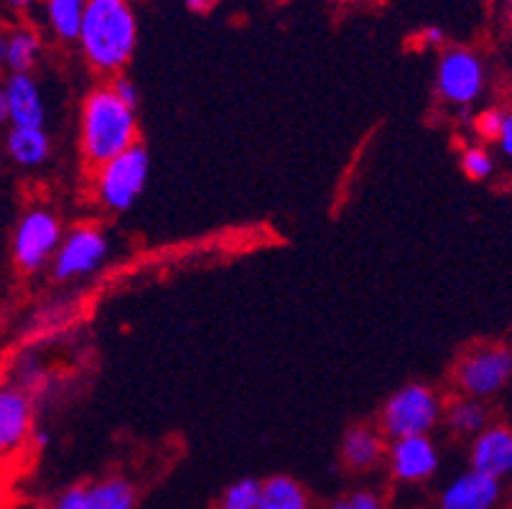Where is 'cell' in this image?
Listing matches in <instances>:
<instances>
[{
	"instance_id": "f546056e",
	"label": "cell",
	"mask_w": 512,
	"mask_h": 509,
	"mask_svg": "<svg viewBox=\"0 0 512 509\" xmlns=\"http://www.w3.org/2000/svg\"><path fill=\"white\" fill-rule=\"evenodd\" d=\"M510 18H512V3H510Z\"/></svg>"
},
{
	"instance_id": "e0dca14e",
	"label": "cell",
	"mask_w": 512,
	"mask_h": 509,
	"mask_svg": "<svg viewBox=\"0 0 512 509\" xmlns=\"http://www.w3.org/2000/svg\"><path fill=\"white\" fill-rule=\"evenodd\" d=\"M6 148L13 163L23 168H36L49 158L51 140L44 128H11Z\"/></svg>"
},
{
	"instance_id": "3957f363",
	"label": "cell",
	"mask_w": 512,
	"mask_h": 509,
	"mask_svg": "<svg viewBox=\"0 0 512 509\" xmlns=\"http://www.w3.org/2000/svg\"><path fill=\"white\" fill-rule=\"evenodd\" d=\"M441 420V400L428 385H403L395 390L385 403L383 415H380V431L390 438H411L428 436L439 426Z\"/></svg>"
},
{
	"instance_id": "6da1fadb",
	"label": "cell",
	"mask_w": 512,
	"mask_h": 509,
	"mask_svg": "<svg viewBox=\"0 0 512 509\" xmlns=\"http://www.w3.org/2000/svg\"><path fill=\"white\" fill-rule=\"evenodd\" d=\"M77 44L95 72H123L138 44V21L128 0H87Z\"/></svg>"
},
{
	"instance_id": "d4e9b609",
	"label": "cell",
	"mask_w": 512,
	"mask_h": 509,
	"mask_svg": "<svg viewBox=\"0 0 512 509\" xmlns=\"http://www.w3.org/2000/svg\"><path fill=\"white\" fill-rule=\"evenodd\" d=\"M113 87H115V92L120 95V100L128 102L130 107H138V100H141V97H138V87L130 82L128 77H115Z\"/></svg>"
},
{
	"instance_id": "603a6c76",
	"label": "cell",
	"mask_w": 512,
	"mask_h": 509,
	"mask_svg": "<svg viewBox=\"0 0 512 509\" xmlns=\"http://www.w3.org/2000/svg\"><path fill=\"white\" fill-rule=\"evenodd\" d=\"M329 509H385V504L375 492L360 489V492H349L344 497H339Z\"/></svg>"
},
{
	"instance_id": "ac0fdd59",
	"label": "cell",
	"mask_w": 512,
	"mask_h": 509,
	"mask_svg": "<svg viewBox=\"0 0 512 509\" xmlns=\"http://www.w3.org/2000/svg\"><path fill=\"white\" fill-rule=\"evenodd\" d=\"M444 418L456 436H479L484 428H490V408L482 400L467 395L451 400L444 410Z\"/></svg>"
},
{
	"instance_id": "83f0119b",
	"label": "cell",
	"mask_w": 512,
	"mask_h": 509,
	"mask_svg": "<svg viewBox=\"0 0 512 509\" xmlns=\"http://www.w3.org/2000/svg\"><path fill=\"white\" fill-rule=\"evenodd\" d=\"M184 3H186V8H189V11L207 13V11H212V8L217 6L220 0H184Z\"/></svg>"
},
{
	"instance_id": "7a4b0ae2",
	"label": "cell",
	"mask_w": 512,
	"mask_h": 509,
	"mask_svg": "<svg viewBox=\"0 0 512 509\" xmlns=\"http://www.w3.org/2000/svg\"><path fill=\"white\" fill-rule=\"evenodd\" d=\"M138 143L136 107L120 100L113 84L95 87L85 97L79 120V146L90 166L100 168Z\"/></svg>"
},
{
	"instance_id": "9a60e30c",
	"label": "cell",
	"mask_w": 512,
	"mask_h": 509,
	"mask_svg": "<svg viewBox=\"0 0 512 509\" xmlns=\"http://www.w3.org/2000/svg\"><path fill=\"white\" fill-rule=\"evenodd\" d=\"M383 431L370 426L349 428L342 438V461L352 471H370L375 469L385 456Z\"/></svg>"
},
{
	"instance_id": "7c38bea8",
	"label": "cell",
	"mask_w": 512,
	"mask_h": 509,
	"mask_svg": "<svg viewBox=\"0 0 512 509\" xmlns=\"http://www.w3.org/2000/svg\"><path fill=\"white\" fill-rule=\"evenodd\" d=\"M500 502V479L477 469L456 474L439 497V509H495Z\"/></svg>"
},
{
	"instance_id": "4fadbf2b",
	"label": "cell",
	"mask_w": 512,
	"mask_h": 509,
	"mask_svg": "<svg viewBox=\"0 0 512 509\" xmlns=\"http://www.w3.org/2000/svg\"><path fill=\"white\" fill-rule=\"evenodd\" d=\"M472 469L482 471L495 479H505L512 474V428L490 426L479 436H474L472 451H469Z\"/></svg>"
},
{
	"instance_id": "cb8c5ba5",
	"label": "cell",
	"mask_w": 512,
	"mask_h": 509,
	"mask_svg": "<svg viewBox=\"0 0 512 509\" xmlns=\"http://www.w3.org/2000/svg\"><path fill=\"white\" fill-rule=\"evenodd\" d=\"M502 123H505V112L484 110V112H479L477 120H474V130H477L479 138L495 140L497 143V138H500V133H502Z\"/></svg>"
},
{
	"instance_id": "7402d4cb",
	"label": "cell",
	"mask_w": 512,
	"mask_h": 509,
	"mask_svg": "<svg viewBox=\"0 0 512 509\" xmlns=\"http://www.w3.org/2000/svg\"><path fill=\"white\" fill-rule=\"evenodd\" d=\"M462 171L472 181H484L490 179L492 171H495V161H492V153L484 146H469L462 153Z\"/></svg>"
},
{
	"instance_id": "d6986e66",
	"label": "cell",
	"mask_w": 512,
	"mask_h": 509,
	"mask_svg": "<svg viewBox=\"0 0 512 509\" xmlns=\"http://www.w3.org/2000/svg\"><path fill=\"white\" fill-rule=\"evenodd\" d=\"M44 6L51 34L62 41H77L85 21L87 0H44Z\"/></svg>"
},
{
	"instance_id": "ba28073f",
	"label": "cell",
	"mask_w": 512,
	"mask_h": 509,
	"mask_svg": "<svg viewBox=\"0 0 512 509\" xmlns=\"http://www.w3.org/2000/svg\"><path fill=\"white\" fill-rule=\"evenodd\" d=\"M107 258V237L95 224H79L64 235L57 255L51 260V273L57 280L85 278L95 273Z\"/></svg>"
},
{
	"instance_id": "484cf974",
	"label": "cell",
	"mask_w": 512,
	"mask_h": 509,
	"mask_svg": "<svg viewBox=\"0 0 512 509\" xmlns=\"http://www.w3.org/2000/svg\"><path fill=\"white\" fill-rule=\"evenodd\" d=\"M497 146H500V151L505 153V156L512 158V115H507V112L505 123H502V133L500 138H497Z\"/></svg>"
},
{
	"instance_id": "44dd1931",
	"label": "cell",
	"mask_w": 512,
	"mask_h": 509,
	"mask_svg": "<svg viewBox=\"0 0 512 509\" xmlns=\"http://www.w3.org/2000/svg\"><path fill=\"white\" fill-rule=\"evenodd\" d=\"M263 484L258 479H237L225 489L220 499V509H258Z\"/></svg>"
},
{
	"instance_id": "52a82bcc",
	"label": "cell",
	"mask_w": 512,
	"mask_h": 509,
	"mask_svg": "<svg viewBox=\"0 0 512 509\" xmlns=\"http://www.w3.org/2000/svg\"><path fill=\"white\" fill-rule=\"evenodd\" d=\"M484 90V67L469 49H449L436 67V92L454 107H469Z\"/></svg>"
},
{
	"instance_id": "4316f807",
	"label": "cell",
	"mask_w": 512,
	"mask_h": 509,
	"mask_svg": "<svg viewBox=\"0 0 512 509\" xmlns=\"http://www.w3.org/2000/svg\"><path fill=\"white\" fill-rule=\"evenodd\" d=\"M423 41H426L428 46H444L446 34L439 26H428L426 31H423Z\"/></svg>"
},
{
	"instance_id": "f1b7e54d",
	"label": "cell",
	"mask_w": 512,
	"mask_h": 509,
	"mask_svg": "<svg viewBox=\"0 0 512 509\" xmlns=\"http://www.w3.org/2000/svg\"><path fill=\"white\" fill-rule=\"evenodd\" d=\"M6 3H8V8H11V11L26 13V11H29V8H34L36 0H6Z\"/></svg>"
},
{
	"instance_id": "8fae6325",
	"label": "cell",
	"mask_w": 512,
	"mask_h": 509,
	"mask_svg": "<svg viewBox=\"0 0 512 509\" xmlns=\"http://www.w3.org/2000/svg\"><path fill=\"white\" fill-rule=\"evenodd\" d=\"M388 466L403 484H423L439 471V448L428 436L398 438L388 448Z\"/></svg>"
},
{
	"instance_id": "30bf717a",
	"label": "cell",
	"mask_w": 512,
	"mask_h": 509,
	"mask_svg": "<svg viewBox=\"0 0 512 509\" xmlns=\"http://www.w3.org/2000/svg\"><path fill=\"white\" fill-rule=\"evenodd\" d=\"M0 118L11 128H44V95L31 74H8L0 92Z\"/></svg>"
},
{
	"instance_id": "9c48e42d",
	"label": "cell",
	"mask_w": 512,
	"mask_h": 509,
	"mask_svg": "<svg viewBox=\"0 0 512 509\" xmlns=\"http://www.w3.org/2000/svg\"><path fill=\"white\" fill-rule=\"evenodd\" d=\"M44 509H136V489L120 476H110L67 487Z\"/></svg>"
},
{
	"instance_id": "2e32d148",
	"label": "cell",
	"mask_w": 512,
	"mask_h": 509,
	"mask_svg": "<svg viewBox=\"0 0 512 509\" xmlns=\"http://www.w3.org/2000/svg\"><path fill=\"white\" fill-rule=\"evenodd\" d=\"M0 56L11 74H31L41 56V36L34 28H16L0 44Z\"/></svg>"
},
{
	"instance_id": "5bb4252c",
	"label": "cell",
	"mask_w": 512,
	"mask_h": 509,
	"mask_svg": "<svg viewBox=\"0 0 512 509\" xmlns=\"http://www.w3.org/2000/svg\"><path fill=\"white\" fill-rule=\"evenodd\" d=\"M31 431V403L16 387L0 392V446L6 454L16 451Z\"/></svg>"
},
{
	"instance_id": "ffe728a7",
	"label": "cell",
	"mask_w": 512,
	"mask_h": 509,
	"mask_svg": "<svg viewBox=\"0 0 512 509\" xmlns=\"http://www.w3.org/2000/svg\"><path fill=\"white\" fill-rule=\"evenodd\" d=\"M258 509H311L309 494L291 476H271L263 482Z\"/></svg>"
},
{
	"instance_id": "5b68a950",
	"label": "cell",
	"mask_w": 512,
	"mask_h": 509,
	"mask_svg": "<svg viewBox=\"0 0 512 509\" xmlns=\"http://www.w3.org/2000/svg\"><path fill=\"white\" fill-rule=\"evenodd\" d=\"M512 380V352L502 344H479L462 354L454 367V382L467 398H492Z\"/></svg>"
},
{
	"instance_id": "277c9868",
	"label": "cell",
	"mask_w": 512,
	"mask_h": 509,
	"mask_svg": "<svg viewBox=\"0 0 512 509\" xmlns=\"http://www.w3.org/2000/svg\"><path fill=\"white\" fill-rule=\"evenodd\" d=\"M151 174L148 151L136 143L113 161L102 163L95 176L97 202L110 212H128L143 194Z\"/></svg>"
},
{
	"instance_id": "8992f818",
	"label": "cell",
	"mask_w": 512,
	"mask_h": 509,
	"mask_svg": "<svg viewBox=\"0 0 512 509\" xmlns=\"http://www.w3.org/2000/svg\"><path fill=\"white\" fill-rule=\"evenodd\" d=\"M64 240L62 224L49 209H31L21 217L13 232V263L23 273H36L54 260Z\"/></svg>"
}]
</instances>
